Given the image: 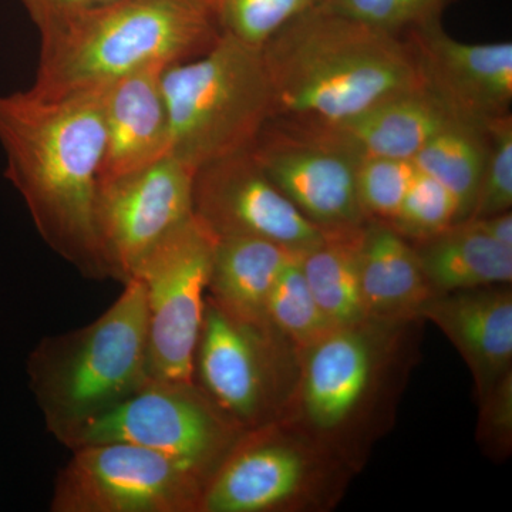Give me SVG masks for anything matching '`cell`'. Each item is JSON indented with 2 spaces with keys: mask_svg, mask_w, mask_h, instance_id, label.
Wrapping results in <instances>:
<instances>
[{
  "mask_svg": "<svg viewBox=\"0 0 512 512\" xmlns=\"http://www.w3.org/2000/svg\"><path fill=\"white\" fill-rule=\"evenodd\" d=\"M420 316L456 345L476 373L478 383L494 387L512 362V292L497 285L436 295Z\"/></svg>",
  "mask_w": 512,
  "mask_h": 512,
  "instance_id": "cell-16",
  "label": "cell"
},
{
  "mask_svg": "<svg viewBox=\"0 0 512 512\" xmlns=\"http://www.w3.org/2000/svg\"><path fill=\"white\" fill-rule=\"evenodd\" d=\"M276 336L245 325L207 298L194 383L244 431L261 429L276 399Z\"/></svg>",
  "mask_w": 512,
  "mask_h": 512,
  "instance_id": "cell-12",
  "label": "cell"
},
{
  "mask_svg": "<svg viewBox=\"0 0 512 512\" xmlns=\"http://www.w3.org/2000/svg\"><path fill=\"white\" fill-rule=\"evenodd\" d=\"M490 150L483 180L468 218H484L512 207V116L505 114L487 126Z\"/></svg>",
  "mask_w": 512,
  "mask_h": 512,
  "instance_id": "cell-29",
  "label": "cell"
},
{
  "mask_svg": "<svg viewBox=\"0 0 512 512\" xmlns=\"http://www.w3.org/2000/svg\"><path fill=\"white\" fill-rule=\"evenodd\" d=\"M309 464L298 448L268 431H245L205 485L200 512H266L302 490Z\"/></svg>",
  "mask_w": 512,
  "mask_h": 512,
  "instance_id": "cell-15",
  "label": "cell"
},
{
  "mask_svg": "<svg viewBox=\"0 0 512 512\" xmlns=\"http://www.w3.org/2000/svg\"><path fill=\"white\" fill-rule=\"evenodd\" d=\"M359 269L369 319L420 316L421 309L437 295L414 245L387 222L369 220L363 225Z\"/></svg>",
  "mask_w": 512,
  "mask_h": 512,
  "instance_id": "cell-19",
  "label": "cell"
},
{
  "mask_svg": "<svg viewBox=\"0 0 512 512\" xmlns=\"http://www.w3.org/2000/svg\"><path fill=\"white\" fill-rule=\"evenodd\" d=\"M36 28L30 89L45 97L93 92L144 67L187 62L221 36L202 0H111Z\"/></svg>",
  "mask_w": 512,
  "mask_h": 512,
  "instance_id": "cell-3",
  "label": "cell"
},
{
  "mask_svg": "<svg viewBox=\"0 0 512 512\" xmlns=\"http://www.w3.org/2000/svg\"><path fill=\"white\" fill-rule=\"evenodd\" d=\"M460 221L457 198L429 174L417 173L399 211L387 222L406 239L426 241Z\"/></svg>",
  "mask_w": 512,
  "mask_h": 512,
  "instance_id": "cell-26",
  "label": "cell"
},
{
  "mask_svg": "<svg viewBox=\"0 0 512 512\" xmlns=\"http://www.w3.org/2000/svg\"><path fill=\"white\" fill-rule=\"evenodd\" d=\"M471 220H476L488 237L495 239L505 247L512 248L511 211L500 212V214L490 215V217L471 218Z\"/></svg>",
  "mask_w": 512,
  "mask_h": 512,
  "instance_id": "cell-31",
  "label": "cell"
},
{
  "mask_svg": "<svg viewBox=\"0 0 512 512\" xmlns=\"http://www.w3.org/2000/svg\"><path fill=\"white\" fill-rule=\"evenodd\" d=\"M111 0H22L30 19L39 26L46 20L79 12V10L94 8Z\"/></svg>",
  "mask_w": 512,
  "mask_h": 512,
  "instance_id": "cell-30",
  "label": "cell"
},
{
  "mask_svg": "<svg viewBox=\"0 0 512 512\" xmlns=\"http://www.w3.org/2000/svg\"><path fill=\"white\" fill-rule=\"evenodd\" d=\"M362 227L332 229L301 254L306 282L326 318L336 328L367 322L362 285H360L359 249Z\"/></svg>",
  "mask_w": 512,
  "mask_h": 512,
  "instance_id": "cell-22",
  "label": "cell"
},
{
  "mask_svg": "<svg viewBox=\"0 0 512 512\" xmlns=\"http://www.w3.org/2000/svg\"><path fill=\"white\" fill-rule=\"evenodd\" d=\"M192 208L215 238L266 239L303 252L325 234L269 180L251 151L198 168Z\"/></svg>",
  "mask_w": 512,
  "mask_h": 512,
  "instance_id": "cell-11",
  "label": "cell"
},
{
  "mask_svg": "<svg viewBox=\"0 0 512 512\" xmlns=\"http://www.w3.org/2000/svg\"><path fill=\"white\" fill-rule=\"evenodd\" d=\"M207 481L173 458L128 443L77 447L57 473L52 512H200Z\"/></svg>",
  "mask_w": 512,
  "mask_h": 512,
  "instance_id": "cell-8",
  "label": "cell"
},
{
  "mask_svg": "<svg viewBox=\"0 0 512 512\" xmlns=\"http://www.w3.org/2000/svg\"><path fill=\"white\" fill-rule=\"evenodd\" d=\"M295 254L266 239L217 238L207 298L231 318L272 333L266 319L269 295Z\"/></svg>",
  "mask_w": 512,
  "mask_h": 512,
  "instance_id": "cell-20",
  "label": "cell"
},
{
  "mask_svg": "<svg viewBox=\"0 0 512 512\" xmlns=\"http://www.w3.org/2000/svg\"><path fill=\"white\" fill-rule=\"evenodd\" d=\"M302 399L316 429H338L365 399L376 367V350L362 325L336 328L306 349Z\"/></svg>",
  "mask_w": 512,
  "mask_h": 512,
  "instance_id": "cell-17",
  "label": "cell"
},
{
  "mask_svg": "<svg viewBox=\"0 0 512 512\" xmlns=\"http://www.w3.org/2000/svg\"><path fill=\"white\" fill-rule=\"evenodd\" d=\"M461 0H329V5L353 18L406 35L410 30L441 22L444 12Z\"/></svg>",
  "mask_w": 512,
  "mask_h": 512,
  "instance_id": "cell-28",
  "label": "cell"
},
{
  "mask_svg": "<svg viewBox=\"0 0 512 512\" xmlns=\"http://www.w3.org/2000/svg\"><path fill=\"white\" fill-rule=\"evenodd\" d=\"M413 245L437 295L511 284L512 248L488 237L471 218Z\"/></svg>",
  "mask_w": 512,
  "mask_h": 512,
  "instance_id": "cell-21",
  "label": "cell"
},
{
  "mask_svg": "<svg viewBox=\"0 0 512 512\" xmlns=\"http://www.w3.org/2000/svg\"><path fill=\"white\" fill-rule=\"evenodd\" d=\"M450 119L443 104L423 87L380 101L348 119L312 123L357 156L413 160Z\"/></svg>",
  "mask_w": 512,
  "mask_h": 512,
  "instance_id": "cell-18",
  "label": "cell"
},
{
  "mask_svg": "<svg viewBox=\"0 0 512 512\" xmlns=\"http://www.w3.org/2000/svg\"><path fill=\"white\" fill-rule=\"evenodd\" d=\"M249 151L269 180L323 231L369 221L356 190L362 157L312 121L274 119Z\"/></svg>",
  "mask_w": 512,
  "mask_h": 512,
  "instance_id": "cell-9",
  "label": "cell"
},
{
  "mask_svg": "<svg viewBox=\"0 0 512 512\" xmlns=\"http://www.w3.org/2000/svg\"><path fill=\"white\" fill-rule=\"evenodd\" d=\"M123 286L92 323L46 336L29 353V387L57 441L150 380L144 286L138 278Z\"/></svg>",
  "mask_w": 512,
  "mask_h": 512,
  "instance_id": "cell-4",
  "label": "cell"
},
{
  "mask_svg": "<svg viewBox=\"0 0 512 512\" xmlns=\"http://www.w3.org/2000/svg\"><path fill=\"white\" fill-rule=\"evenodd\" d=\"M244 433L197 384L150 379L59 441L69 450L101 443L150 448L208 483Z\"/></svg>",
  "mask_w": 512,
  "mask_h": 512,
  "instance_id": "cell-6",
  "label": "cell"
},
{
  "mask_svg": "<svg viewBox=\"0 0 512 512\" xmlns=\"http://www.w3.org/2000/svg\"><path fill=\"white\" fill-rule=\"evenodd\" d=\"M417 173L419 168L407 158H360L356 170V190L367 220L392 221Z\"/></svg>",
  "mask_w": 512,
  "mask_h": 512,
  "instance_id": "cell-27",
  "label": "cell"
},
{
  "mask_svg": "<svg viewBox=\"0 0 512 512\" xmlns=\"http://www.w3.org/2000/svg\"><path fill=\"white\" fill-rule=\"evenodd\" d=\"M195 170L173 156L100 181L97 237L109 279L126 284L146 256L194 215Z\"/></svg>",
  "mask_w": 512,
  "mask_h": 512,
  "instance_id": "cell-10",
  "label": "cell"
},
{
  "mask_svg": "<svg viewBox=\"0 0 512 512\" xmlns=\"http://www.w3.org/2000/svg\"><path fill=\"white\" fill-rule=\"evenodd\" d=\"M0 146L6 178L47 247L84 278L107 281L94 218L104 154L100 89L0 94Z\"/></svg>",
  "mask_w": 512,
  "mask_h": 512,
  "instance_id": "cell-1",
  "label": "cell"
},
{
  "mask_svg": "<svg viewBox=\"0 0 512 512\" xmlns=\"http://www.w3.org/2000/svg\"><path fill=\"white\" fill-rule=\"evenodd\" d=\"M170 117V156L195 171L251 150L275 119L261 47L221 35L204 55L163 74Z\"/></svg>",
  "mask_w": 512,
  "mask_h": 512,
  "instance_id": "cell-5",
  "label": "cell"
},
{
  "mask_svg": "<svg viewBox=\"0 0 512 512\" xmlns=\"http://www.w3.org/2000/svg\"><path fill=\"white\" fill-rule=\"evenodd\" d=\"M329 0H202L221 35L262 47L286 23Z\"/></svg>",
  "mask_w": 512,
  "mask_h": 512,
  "instance_id": "cell-25",
  "label": "cell"
},
{
  "mask_svg": "<svg viewBox=\"0 0 512 512\" xmlns=\"http://www.w3.org/2000/svg\"><path fill=\"white\" fill-rule=\"evenodd\" d=\"M215 242L192 215L146 256L133 276L146 295L150 379L194 383Z\"/></svg>",
  "mask_w": 512,
  "mask_h": 512,
  "instance_id": "cell-7",
  "label": "cell"
},
{
  "mask_svg": "<svg viewBox=\"0 0 512 512\" xmlns=\"http://www.w3.org/2000/svg\"><path fill=\"white\" fill-rule=\"evenodd\" d=\"M301 254L296 252L276 279L266 306V319L274 335L285 336L299 349L306 350L336 326L326 318L309 289Z\"/></svg>",
  "mask_w": 512,
  "mask_h": 512,
  "instance_id": "cell-24",
  "label": "cell"
},
{
  "mask_svg": "<svg viewBox=\"0 0 512 512\" xmlns=\"http://www.w3.org/2000/svg\"><path fill=\"white\" fill-rule=\"evenodd\" d=\"M488 150L487 128L450 119L413 158L421 173L429 174L457 198L460 221L473 212Z\"/></svg>",
  "mask_w": 512,
  "mask_h": 512,
  "instance_id": "cell-23",
  "label": "cell"
},
{
  "mask_svg": "<svg viewBox=\"0 0 512 512\" xmlns=\"http://www.w3.org/2000/svg\"><path fill=\"white\" fill-rule=\"evenodd\" d=\"M424 87L453 119L487 128L510 114L512 43H466L441 22L410 30Z\"/></svg>",
  "mask_w": 512,
  "mask_h": 512,
  "instance_id": "cell-13",
  "label": "cell"
},
{
  "mask_svg": "<svg viewBox=\"0 0 512 512\" xmlns=\"http://www.w3.org/2000/svg\"><path fill=\"white\" fill-rule=\"evenodd\" d=\"M275 119L338 121L423 89L406 36L340 12L329 3L286 23L261 47Z\"/></svg>",
  "mask_w": 512,
  "mask_h": 512,
  "instance_id": "cell-2",
  "label": "cell"
},
{
  "mask_svg": "<svg viewBox=\"0 0 512 512\" xmlns=\"http://www.w3.org/2000/svg\"><path fill=\"white\" fill-rule=\"evenodd\" d=\"M154 64L101 87L104 154L100 181L141 170L170 156V117L163 74Z\"/></svg>",
  "mask_w": 512,
  "mask_h": 512,
  "instance_id": "cell-14",
  "label": "cell"
}]
</instances>
